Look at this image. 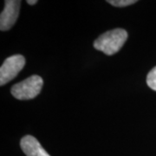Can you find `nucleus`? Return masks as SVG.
<instances>
[{
  "instance_id": "1",
  "label": "nucleus",
  "mask_w": 156,
  "mask_h": 156,
  "mask_svg": "<svg viewBox=\"0 0 156 156\" xmlns=\"http://www.w3.org/2000/svg\"><path fill=\"white\" fill-rule=\"evenodd\" d=\"M128 32L123 29H115L101 35L94 42V48L108 56L117 53L128 39Z\"/></svg>"
},
{
  "instance_id": "2",
  "label": "nucleus",
  "mask_w": 156,
  "mask_h": 156,
  "mask_svg": "<svg viewBox=\"0 0 156 156\" xmlns=\"http://www.w3.org/2000/svg\"><path fill=\"white\" fill-rule=\"evenodd\" d=\"M43 84V78L37 75H33L18 83L14 84L11 93L17 100H30L39 95Z\"/></svg>"
},
{
  "instance_id": "3",
  "label": "nucleus",
  "mask_w": 156,
  "mask_h": 156,
  "mask_svg": "<svg viewBox=\"0 0 156 156\" xmlns=\"http://www.w3.org/2000/svg\"><path fill=\"white\" fill-rule=\"evenodd\" d=\"M25 65V58L22 55H13L8 58L0 68V85L4 86L13 80Z\"/></svg>"
},
{
  "instance_id": "4",
  "label": "nucleus",
  "mask_w": 156,
  "mask_h": 156,
  "mask_svg": "<svg viewBox=\"0 0 156 156\" xmlns=\"http://www.w3.org/2000/svg\"><path fill=\"white\" fill-rule=\"evenodd\" d=\"M5 4V9L0 16V30L2 31L9 30L15 24L19 14L21 1L6 0Z\"/></svg>"
},
{
  "instance_id": "5",
  "label": "nucleus",
  "mask_w": 156,
  "mask_h": 156,
  "mask_svg": "<svg viewBox=\"0 0 156 156\" xmlns=\"http://www.w3.org/2000/svg\"><path fill=\"white\" fill-rule=\"evenodd\" d=\"M23 152L27 156H50L32 135H25L20 141Z\"/></svg>"
},
{
  "instance_id": "6",
  "label": "nucleus",
  "mask_w": 156,
  "mask_h": 156,
  "mask_svg": "<svg viewBox=\"0 0 156 156\" xmlns=\"http://www.w3.org/2000/svg\"><path fill=\"white\" fill-rule=\"evenodd\" d=\"M147 83L150 89L156 91V66L151 69L147 76Z\"/></svg>"
},
{
  "instance_id": "7",
  "label": "nucleus",
  "mask_w": 156,
  "mask_h": 156,
  "mask_svg": "<svg viewBox=\"0 0 156 156\" xmlns=\"http://www.w3.org/2000/svg\"><path fill=\"white\" fill-rule=\"evenodd\" d=\"M136 0H108V3L115 7H125L135 4Z\"/></svg>"
},
{
  "instance_id": "8",
  "label": "nucleus",
  "mask_w": 156,
  "mask_h": 156,
  "mask_svg": "<svg viewBox=\"0 0 156 156\" xmlns=\"http://www.w3.org/2000/svg\"><path fill=\"white\" fill-rule=\"evenodd\" d=\"M37 3V0H27V4H29L30 5H34Z\"/></svg>"
}]
</instances>
